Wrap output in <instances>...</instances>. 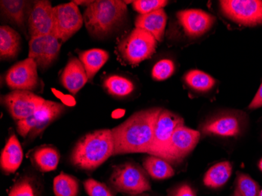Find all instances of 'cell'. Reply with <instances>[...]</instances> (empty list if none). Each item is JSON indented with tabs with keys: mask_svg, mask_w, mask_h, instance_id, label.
<instances>
[{
	"mask_svg": "<svg viewBox=\"0 0 262 196\" xmlns=\"http://www.w3.org/2000/svg\"><path fill=\"white\" fill-rule=\"evenodd\" d=\"M173 196H195V194L189 185H185L178 188Z\"/></svg>",
	"mask_w": 262,
	"mask_h": 196,
	"instance_id": "obj_35",
	"label": "cell"
},
{
	"mask_svg": "<svg viewBox=\"0 0 262 196\" xmlns=\"http://www.w3.org/2000/svg\"><path fill=\"white\" fill-rule=\"evenodd\" d=\"M54 7L50 1L34 3L28 20V31L32 38L54 33Z\"/></svg>",
	"mask_w": 262,
	"mask_h": 196,
	"instance_id": "obj_13",
	"label": "cell"
},
{
	"mask_svg": "<svg viewBox=\"0 0 262 196\" xmlns=\"http://www.w3.org/2000/svg\"><path fill=\"white\" fill-rule=\"evenodd\" d=\"M84 188L90 196H113L108 187L94 179L86 180Z\"/></svg>",
	"mask_w": 262,
	"mask_h": 196,
	"instance_id": "obj_33",
	"label": "cell"
},
{
	"mask_svg": "<svg viewBox=\"0 0 262 196\" xmlns=\"http://www.w3.org/2000/svg\"><path fill=\"white\" fill-rule=\"evenodd\" d=\"M185 82L190 88L200 92L210 91L215 85V79L210 75L200 70H192L187 73Z\"/></svg>",
	"mask_w": 262,
	"mask_h": 196,
	"instance_id": "obj_28",
	"label": "cell"
},
{
	"mask_svg": "<svg viewBox=\"0 0 262 196\" xmlns=\"http://www.w3.org/2000/svg\"><path fill=\"white\" fill-rule=\"evenodd\" d=\"M126 3L120 0L93 1L86 7L83 19L88 32L97 37H104L124 20Z\"/></svg>",
	"mask_w": 262,
	"mask_h": 196,
	"instance_id": "obj_3",
	"label": "cell"
},
{
	"mask_svg": "<svg viewBox=\"0 0 262 196\" xmlns=\"http://www.w3.org/2000/svg\"><path fill=\"white\" fill-rule=\"evenodd\" d=\"M37 69L35 60L28 57L9 69L6 82L13 91H35L39 84Z\"/></svg>",
	"mask_w": 262,
	"mask_h": 196,
	"instance_id": "obj_11",
	"label": "cell"
},
{
	"mask_svg": "<svg viewBox=\"0 0 262 196\" xmlns=\"http://www.w3.org/2000/svg\"><path fill=\"white\" fill-rule=\"evenodd\" d=\"M77 180L64 173H60L54 180V192L56 196H78Z\"/></svg>",
	"mask_w": 262,
	"mask_h": 196,
	"instance_id": "obj_27",
	"label": "cell"
},
{
	"mask_svg": "<svg viewBox=\"0 0 262 196\" xmlns=\"http://www.w3.org/2000/svg\"><path fill=\"white\" fill-rule=\"evenodd\" d=\"M143 165L145 170L153 179H167L173 177L175 173L168 162L157 156L147 157Z\"/></svg>",
	"mask_w": 262,
	"mask_h": 196,
	"instance_id": "obj_25",
	"label": "cell"
},
{
	"mask_svg": "<svg viewBox=\"0 0 262 196\" xmlns=\"http://www.w3.org/2000/svg\"><path fill=\"white\" fill-rule=\"evenodd\" d=\"M200 138V133L184 126L173 133L170 146L171 163L180 161L195 148Z\"/></svg>",
	"mask_w": 262,
	"mask_h": 196,
	"instance_id": "obj_15",
	"label": "cell"
},
{
	"mask_svg": "<svg viewBox=\"0 0 262 196\" xmlns=\"http://www.w3.org/2000/svg\"><path fill=\"white\" fill-rule=\"evenodd\" d=\"M78 54L79 60L84 66L90 82L93 80L97 72L110 58L108 53L101 49H91L88 51H80Z\"/></svg>",
	"mask_w": 262,
	"mask_h": 196,
	"instance_id": "obj_22",
	"label": "cell"
},
{
	"mask_svg": "<svg viewBox=\"0 0 262 196\" xmlns=\"http://www.w3.org/2000/svg\"><path fill=\"white\" fill-rule=\"evenodd\" d=\"M112 129H99L85 135L75 146L71 163L82 170L93 171L113 156Z\"/></svg>",
	"mask_w": 262,
	"mask_h": 196,
	"instance_id": "obj_2",
	"label": "cell"
},
{
	"mask_svg": "<svg viewBox=\"0 0 262 196\" xmlns=\"http://www.w3.org/2000/svg\"><path fill=\"white\" fill-rule=\"evenodd\" d=\"M241 119L236 116L229 115L209 121L203 127V132L217 136L235 137L241 134Z\"/></svg>",
	"mask_w": 262,
	"mask_h": 196,
	"instance_id": "obj_18",
	"label": "cell"
},
{
	"mask_svg": "<svg viewBox=\"0 0 262 196\" xmlns=\"http://www.w3.org/2000/svg\"><path fill=\"white\" fill-rule=\"evenodd\" d=\"M259 196H262V189L260 190V192H259Z\"/></svg>",
	"mask_w": 262,
	"mask_h": 196,
	"instance_id": "obj_37",
	"label": "cell"
},
{
	"mask_svg": "<svg viewBox=\"0 0 262 196\" xmlns=\"http://www.w3.org/2000/svg\"><path fill=\"white\" fill-rule=\"evenodd\" d=\"M174 72V64L171 60H161L155 64L151 72L155 80L163 81L170 78Z\"/></svg>",
	"mask_w": 262,
	"mask_h": 196,
	"instance_id": "obj_31",
	"label": "cell"
},
{
	"mask_svg": "<svg viewBox=\"0 0 262 196\" xmlns=\"http://www.w3.org/2000/svg\"><path fill=\"white\" fill-rule=\"evenodd\" d=\"M184 126L182 117L171 112L163 109L155 126L152 144L148 154L157 156L171 162L170 146L173 133L180 126Z\"/></svg>",
	"mask_w": 262,
	"mask_h": 196,
	"instance_id": "obj_5",
	"label": "cell"
},
{
	"mask_svg": "<svg viewBox=\"0 0 262 196\" xmlns=\"http://www.w3.org/2000/svg\"><path fill=\"white\" fill-rule=\"evenodd\" d=\"M185 33L190 37H199L208 32L215 18L207 12L195 9L181 10L177 14Z\"/></svg>",
	"mask_w": 262,
	"mask_h": 196,
	"instance_id": "obj_14",
	"label": "cell"
},
{
	"mask_svg": "<svg viewBox=\"0 0 262 196\" xmlns=\"http://www.w3.org/2000/svg\"><path fill=\"white\" fill-rule=\"evenodd\" d=\"M23 160L21 145L15 134H12L1 153L0 164L6 175L15 173Z\"/></svg>",
	"mask_w": 262,
	"mask_h": 196,
	"instance_id": "obj_19",
	"label": "cell"
},
{
	"mask_svg": "<svg viewBox=\"0 0 262 196\" xmlns=\"http://www.w3.org/2000/svg\"><path fill=\"white\" fill-rule=\"evenodd\" d=\"M157 41L149 32L136 28L119 43L118 52L125 62L137 66L152 56Z\"/></svg>",
	"mask_w": 262,
	"mask_h": 196,
	"instance_id": "obj_4",
	"label": "cell"
},
{
	"mask_svg": "<svg viewBox=\"0 0 262 196\" xmlns=\"http://www.w3.org/2000/svg\"><path fill=\"white\" fill-rule=\"evenodd\" d=\"M232 166L229 162L217 163L210 167L204 177V185L210 188H219L225 185L232 175Z\"/></svg>",
	"mask_w": 262,
	"mask_h": 196,
	"instance_id": "obj_24",
	"label": "cell"
},
{
	"mask_svg": "<svg viewBox=\"0 0 262 196\" xmlns=\"http://www.w3.org/2000/svg\"><path fill=\"white\" fill-rule=\"evenodd\" d=\"M47 100L29 91H13L4 96L3 103L16 122L32 116Z\"/></svg>",
	"mask_w": 262,
	"mask_h": 196,
	"instance_id": "obj_10",
	"label": "cell"
},
{
	"mask_svg": "<svg viewBox=\"0 0 262 196\" xmlns=\"http://www.w3.org/2000/svg\"><path fill=\"white\" fill-rule=\"evenodd\" d=\"M221 9L225 17L245 26L262 24L261 0H224Z\"/></svg>",
	"mask_w": 262,
	"mask_h": 196,
	"instance_id": "obj_8",
	"label": "cell"
},
{
	"mask_svg": "<svg viewBox=\"0 0 262 196\" xmlns=\"http://www.w3.org/2000/svg\"><path fill=\"white\" fill-rule=\"evenodd\" d=\"M162 110L153 107L138 112L113 128V155L148 153L152 144L155 126Z\"/></svg>",
	"mask_w": 262,
	"mask_h": 196,
	"instance_id": "obj_1",
	"label": "cell"
},
{
	"mask_svg": "<svg viewBox=\"0 0 262 196\" xmlns=\"http://www.w3.org/2000/svg\"><path fill=\"white\" fill-rule=\"evenodd\" d=\"M20 36L18 32L9 26L0 28V57L2 60L14 59L18 54Z\"/></svg>",
	"mask_w": 262,
	"mask_h": 196,
	"instance_id": "obj_23",
	"label": "cell"
},
{
	"mask_svg": "<svg viewBox=\"0 0 262 196\" xmlns=\"http://www.w3.org/2000/svg\"><path fill=\"white\" fill-rule=\"evenodd\" d=\"M9 196H36V191L29 178H22L10 188Z\"/></svg>",
	"mask_w": 262,
	"mask_h": 196,
	"instance_id": "obj_32",
	"label": "cell"
},
{
	"mask_svg": "<svg viewBox=\"0 0 262 196\" xmlns=\"http://www.w3.org/2000/svg\"><path fill=\"white\" fill-rule=\"evenodd\" d=\"M29 3L23 0H2L0 2L3 15L21 29L26 35H27L28 20L30 14V10L28 9Z\"/></svg>",
	"mask_w": 262,
	"mask_h": 196,
	"instance_id": "obj_17",
	"label": "cell"
},
{
	"mask_svg": "<svg viewBox=\"0 0 262 196\" xmlns=\"http://www.w3.org/2000/svg\"><path fill=\"white\" fill-rule=\"evenodd\" d=\"M260 187L251 177L244 173H238L235 191L232 196H259Z\"/></svg>",
	"mask_w": 262,
	"mask_h": 196,
	"instance_id": "obj_29",
	"label": "cell"
},
{
	"mask_svg": "<svg viewBox=\"0 0 262 196\" xmlns=\"http://www.w3.org/2000/svg\"><path fill=\"white\" fill-rule=\"evenodd\" d=\"M54 35L64 42L82 28L84 21L77 4L74 2L54 7Z\"/></svg>",
	"mask_w": 262,
	"mask_h": 196,
	"instance_id": "obj_9",
	"label": "cell"
},
{
	"mask_svg": "<svg viewBox=\"0 0 262 196\" xmlns=\"http://www.w3.org/2000/svg\"><path fill=\"white\" fill-rule=\"evenodd\" d=\"M104 88L114 97H123L129 95L135 90L133 82L123 76L113 75L106 78Z\"/></svg>",
	"mask_w": 262,
	"mask_h": 196,
	"instance_id": "obj_26",
	"label": "cell"
},
{
	"mask_svg": "<svg viewBox=\"0 0 262 196\" xmlns=\"http://www.w3.org/2000/svg\"><path fill=\"white\" fill-rule=\"evenodd\" d=\"M166 17L163 9L156 10L149 14L139 15L135 20L136 28L149 32L157 41H162L166 29Z\"/></svg>",
	"mask_w": 262,
	"mask_h": 196,
	"instance_id": "obj_20",
	"label": "cell"
},
{
	"mask_svg": "<svg viewBox=\"0 0 262 196\" xmlns=\"http://www.w3.org/2000/svg\"><path fill=\"white\" fill-rule=\"evenodd\" d=\"M133 8L140 15L163 9L168 4L166 0H136L133 1Z\"/></svg>",
	"mask_w": 262,
	"mask_h": 196,
	"instance_id": "obj_30",
	"label": "cell"
},
{
	"mask_svg": "<svg viewBox=\"0 0 262 196\" xmlns=\"http://www.w3.org/2000/svg\"><path fill=\"white\" fill-rule=\"evenodd\" d=\"M110 182L120 192L138 194L151 190L149 181L144 171L132 163H125L113 169Z\"/></svg>",
	"mask_w": 262,
	"mask_h": 196,
	"instance_id": "obj_7",
	"label": "cell"
},
{
	"mask_svg": "<svg viewBox=\"0 0 262 196\" xmlns=\"http://www.w3.org/2000/svg\"><path fill=\"white\" fill-rule=\"evenodd\" d=\"M259 168H260V170L262 171V159H260V163H259Z\"/></svg>",
	"mask_w": 262,
	"mask_h": 196,
	"instance_id": "obj_36",
	"label": "cell"
},
{
	"mask_svg": "<svg viewBox=\"0 0 262 196\" xmlns=\"http://www.w3.org/2000/svg\"><path fill=\"white\" fill-rule=\"evenodd\" d=\"M30 159L35 167L46 173L57 169L60 154L53 146L42 145L31 153Z\"/></svg>",
	"mask_w": 262,
	"mask_h": 196,
	"instance_id": "obj_21",
	"label": "cell"
},
{
	"mask_svg": "<svg viewBox=\"0 0 262 196\" xmlns=\"http://www.w3.org/2000/svg\"><path fill=\"white\" fill-rule=\"evenodd\" d=\"M84 66L77 57L69 59L61 75V82L71 94H77L88 82Z\"/></svg>",
	"mask_w": 262,
	"mask_h": 196,
	"instance_id": "obj_16",
	"label": "cell"
},
{
	"mask_svg": "<svg viewBox=\"0 0 262 196\" xmlns=\"http://www.w3.org/2000/svg\"><path fill=\"white\" fill-rule=\"evenodd\" d=\"M260 107H262V82L257 94L254 96V99L249 105V108L253 110V109H257Z\"/></svg>",
	"mask_w": 262,
	"mask_h": 196,
	"instance_id": "obj_34",
	"label": "cell"
},
{
	"mask_svg": "<svg viewBox=\"0 0 262 196\" xmlns=\"http://www.w3.org/2000/svg\"><path fill=\"white\" fill-rule=\"evenodd\" d=\"M61 41L54 34L32 38L29 41V57L44 71L52 66L61 50Z\"/></svg>",
	"mask_w": 262,
	"mask_h": 196,
	"instance_id": "obj_12",
	"label": "cell"
},
{
	"mask_svg": "<svg viewBox=\"0 0 262 196\" xmlns=\"http://www.w3.org/2000/svg\"><path fill=\"white\" fill-rule=\"evenodd\" d=\"M64 105L54 101H47L32 116L17 121V130L20 136L34 139L40 135L51 122L57 119L64 111Z\"/></svg>",
	"mask_w": 262,
	"mask_h": 196,
	"instance_id": "obj_6",
	"label": "cell"
}]
</instances>
